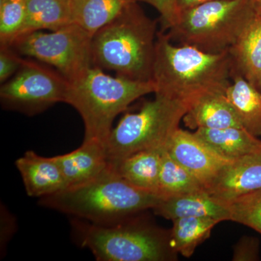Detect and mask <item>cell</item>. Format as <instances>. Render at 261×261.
<instances>
[{
	"instance_id": "6da1fadb",
	"label": "cell",
	"mask_w": 261,
	"mask_h": 261,
	"mask_svg": "<svg viewBox=\"0 0 261 261\" xmlns=\"http://www.w3.org/2000/svg\"><path fill=\"white\" fill-rule=\"evenodd\" d=\"M231 75L228 50L211 54L192 46L174 45L166 33H158L152 73L154 94L190 108L207 94L225 93Z\"/></svg>"
},
{
	"instance_id": "7a4b0ae2",
	"label": "cell",
	"mask_w": 261,
	"mask_h": 261,
	"mask_svg": "<svg viewBox=\"0 0 261 261\" xmlns=\"http://www.w3.org/2000/svg\"><path fill=\"white\" fill-rule=\"evenodd\" d=\"M161 197L137 188L110 167L94 179L39 199V205L99 225L126 221L153 209Z\"/></svg>"
},
{
	"instance_id": "3957f363",
	"label": "cell",
	"mask_w": 261,
	"mask_h": 261,
	"mask_svg": "<svg viewBox=\"0 0 261 261\" xmlns=\"http://www.w3.org/2000/svg\"><path fill=\"white\" fill-rule=\"evenodd\" d=\"M158 21L132 3L92 36L93 65L118 76L152 80Z\"/></svg>"
},
{
	"instance_id": "277c9868",
	"label": "cell",
	"mask_w": 261,
	"mask_h": 261,
	"mask_svg": "<svg viewBox=\"0 0 261 261\" xmlns=\"http://www.w3.org/2000/svg\"><path fill=\"white\" fill-rule=\"evenodd\" d=\"M152 80L139 81L106 74L92 65L68 82L64 102L80 113L84 125V141L106 143L115 118L132 102L155 92Z\"/></svg>"
},
{
	"instance_id": "5b68a950",
	"label": "cell",
	"mask_w": 261,
	"mask_h": 261,
	"mask_svg": "<svg viewBox=\"0 0 261 261\" xmlns=\"http://www.w3.org/2000/svg\"><path fill=\"white\" fill-rule=\"evenodd\" d=\"M99 225L73 218L72 230L81 247L99 261H173L177 252L170 231L147 224L127 222Z\"/></svg>"
},
{
	"instance_id": "8992f818",
	"label": "cell",
	"mask_w": 261,
	"mask_h": 261,
	"mask_svg": "<svg viewBox=\"0 0 261 261\" xmlns=\"http://www.w3.org/2000/svg\"><path fill=\"white\" fill-rule=\"evenodd\" d=\"M257 12L256 0H214L182 10L166 35L205 53L228 51Z\"/></svg>"
},
{
	"instance_id": "52a82bcc",
	"label": "cell",
	"mask_w": 261,
	"mask_h": 261,
	"mask_svg": "<svg viewBox=\"0 0 261 261\" xmlns=\"http://www.w3.org/2000/svg\"><path fill=\"white\" fill-rule=\"evenodd\" d=\"M142 105L136 113H126L110 132L106 145L108 164L115 168L140 151L166 149L178 129L188 106L161 94Z\"/></svg>"
},
{
	"instance_id": "ba28073f",
	"label": "cell",
	"mask_w": 261,
	"mask_h": 261,
	"mask_svg": "<svg viewBox=\"0 0 261 261\" xmlns=\"http://www.w3.org/2000/svg\"><path fill=\"white\" fill-rule=\"evenodd\" d=\"M92 36L76 23L49 33L37 31L15 39L11 47L20 56L54 68L68 82L93 65Z\"/></svg>"
},
{
	"instance_id": "9c48e42d",
	"label": "cell",
	"mask_w": 261,
	"mask_h": 261,
	"mask_svg": "<svg viewBox=\"0 0 261 261\" xmlns=\"http://www.w3.org/2000/svg\"><path fill=\"white\" fill-rule=\"evenodd\" d=\"M68 81L49 65L24 59L18 71L2 84V107L29 116L64 102Z\"/></svg>"
},
{
	"instance_id": "30bf717a",
	"label": "cell",
	"mask_w": 261,
	"mask_h": 261,
	"mask_svg": "<svg viewBox=\"0 0 261 261\" xmlns=\"http://www.w3.org/2000/svg\"><path fill=\"white\" fill-rule=\"evenodd\" d=\"M166 150L207 188L220 171L233 160L226 159L201 140L195 133L178 128L173 134Z\"/></svg>"
},
{
	"instance_id": "8fae6325",
	"label": "cell",
	"mask_w": 261,
	"mask_h": 261,
	"mask_svg": "<svg viewBox=\"0 0 261 261\" xmlns=\"http://www.w3.org/2000/svg\"><path fill=\"white\" fill-rule=\"evenodd\" d=\"M261 190V154L233 160L221 171L206 191L224 203Z\"/></svg>"
},
{
	"instance_id": "7c38bea8",
	"label": "cell",
	"mask_w": 261,
	"mask_h": 261,
	"mask_svg": "<svg viewBox=\"0 0 261 261\" xmlns=\"http://www.w3.org/2000/svg\"><path fill=\"white\" fill-rule=\"evenodd\" d=\"M15 164L29 197L42 198L66 187L63 173L55 157H42L29 150L17 159Z\"/></svg>"
},
{
	"instance_id": "4fadbf2b",
	"label": "cell",
	"mask_w": 261,
	"mask_h": 261,
	"mask_svg": "<svg viewBox=\"0 0 261 261\" xmlns=\"http://www.w3.org/2000/svg\"><path fill=\"white\" fill-rule=\"evenodd\" d=\"M66 187L94 179L109 168L106 145L97 140L84 141L79 148L56 156Z\"/></svg>"
},
{
	"instance_id": "5bb4252c",
	"label": "cell",
	"mask_w": 261,
	"mask_h": 261,
	"mask_svg": "<svg viewBox=\"0 0 261 261\" xmlns=\"http://www.w3.org/2000/svg\"><path fill=\"white\" fill-rule=\"evenodd\" d=\"M152 210L158 216L171 221L189 217L230 221L227 204L215 198L206 190L161 199Z\"/></svg>"
},
{
	"instance_id": "9a60e30c",
	"label": "cell",
	"mask_w": 261,
	"mask_h": 261,
	"mask_svg": "<svg viewBox=\"0 0 261 261\" xmlns=\"http://www.w3.org/2000/svg\"><path fill=\"white\" fill-rule=\"evenodd\" d=\"M228 53L232 74L241 75L257 88L261 80V7L257 3L256 13Z\"/></svg>"
},
{
	"instance_id": "2e32d148",
	"label": "cell",
	"mask_w": 261,
	"mask_h": 261,
	"mask_svg": "<svg viewBox=\"0 0 261 261\" xmlns=\"http://www.w3.org/2000/svg\"><path fill=\"white\" fill-rule=\"evenodd\" d=\"M183 121L185 126L194 130L243 127L225 93H213L200 98L189 108Z\"/></svg>"
},
{
	"instance_id": "e0dca14e",
	"label": "cell",
	"mask_w": 261,
	"mask_h": 261,
	"mask_svg": "<svg viewBox=\"0 0 261 261\" xmlns=\"http://www.w3.org/2000/svg\"><path fill=\"white\" fill-rule=\"evenodd\" d=\"M194 133L226 159L235 160L250 154H261V140L243 127L200 128Z\"/></svg>"
},
{
	"instance_id": "ac0fdd59",
	"label": "cell",
	"mask_w": 261,
	"mask_h": 261,
	"mask_svg": "<svg viewBox=\"0 0 261 261\" xmlns=\"http://www.w3.org/2000/svg\"><path fill=\"white\" fill-rule=\"evenodd\" d=\"M226 97L244 128L255 137L261 136V92L238 73L231 75Z\"/></svg>"
},
{
	"instance_id": "d6986e66",
	"label": "cell",
	"mask_w": 261,
	"mask_h": 261,
	"mask_svg": "<svg viewBox=\"0 0 261 261\" xmlns=\"http://www.w3.org/2000/svg\"><path fill=\"white\" fill-rule=\"evenodd\" d=\"M25 6L27 18L18 38L37 31L54 32L74 23L71 0H25Z\"/></svg>"
},
{
	"instance_id": "ffe728a7",
	"label": "cell",
	"mask_w": 261,
	"mask_h": 261,
	"mask_svg": "<svg viewBox=\"0 0 261 261\" xmlns=\"http://www.w3.org/2000/svg\"><path fill=\"white\" fill-rule=\"evenodd\" d=\"M165 149L140 151L122 161L113 169L133 186L159 195L160 170Z\"/></svg>"
},
{
	"instance_id": "44dd1931",
	"label": "cell",
	"mask_w": 261,
	"mask_h": 261,
	"mask_svg": "<svg viewBox=\"0 0 261 261\" xmlns=\"http://www.w3.org/2000/svg\"><path fill=\"white\" fill-rule=\"evenodd\" d=\"M137 0H71L74 23L93 36Z\"/></svg>"
},
{
	"instance_id": "7402d4cb",
	"label": "cell",
	"mask_w": 261,
	"mask_h": 261,
	"mask_svg": "<svg viewBox=\"0 0 261 261\" xmlns=\"http://www.w3.org/2000/svg\"><path fill=\"white\" fill-rule=\"evenodd\" d=\"M170 230L173 250L185 257L193 255L196 248L211 236V231L222 221L212 218H180L172 220Z\"/></svg>"
},
{
	"instance_id": "603a6c76",
	"label": "cell",
	"mask_w": 261,
	"mask_h": 261,
	"mask_svg": "<svg viewBox=\"0 0 261 261\" xmlns=\"http://www.w3.org/2000/svg\"><path fill=\"white\" fill-rule=\"evenodd\" d=\"M202 190H205L202 184L165 149L161 160L158 192L161 199Z\"/></svg>"
},
{
	"instance_id": "cb8c5ba5",
	"label": "cell",
	"mask_w": 261,
	"mask_h": 261,
	"mask_svg": "<svg viewBox=\"0 0 261 261\" xmlns=\"http://www.w3.org/2000/svg\"><path fill=\"white\" fill-rule=\"evenodd\" d=\"M27 18L25 0H0V45L11 46Z\"/></svg>"
},
{
	"instance_id": "d4e9b609",
	"label": "cell",
	"mask_w": 261,
	"mask_h": 261,
	"mask_svg": "<svg viewBox=\"0 0 261 261\" xmlns=\"http://www.w3.org/2000/svg\"><path fill=\"white\" fill-rule=\"evenodd\" d=\"M227 205L230 221L245 225L261 233V190L238 197Z\"/></svg>"
},
{
	"instance_id": "484cf974",
	"label": "cell",
	"mask_w": 261,
	"mask_h": 261,
	"mask_svg": "<svg viewBox=\"0 0 261 261\" xmlns=\"http://www.w3.org/2000/svg\"><path fill=\"white\" fill-rule=\"evenodd\" d=\"M137 2L147 3L159 11L161 15V32L171 29L179 19L181 11L178 8L177 0H137Z\"/></svg>"
},
{
	"instance_id": "4316f807",
	"label": "cell",
	"mask_w": 261,
	"mask_h": 261,
	"mask_svg": "<svg viewBox=\"0 0 261 261\" xmlns=\"http://www.w3.org/2000/svg\"><path fill=\"white\" fill-rule=\"evenodd\" d=\"M23 58L10 46L0 45V82L11 79L23 64Z\"/></svg>"
},
{
	"instance_id": "83f0119b",
	"label": "cell",
	"mask_w": 261,
	"mask_h": 261,
	"mask_svg": "<svg viewBox=\"0 0 261 261\" xmlns=\"http://www.w3.org/2000/svg\"><path fill=\"white\" fill-rule=\"evenodd\" d=\"M260 242L257 238L244 236L233 247V261H255L259 260Z\"/></svg>"
},
{
	"instance_id": "f1b7e54d",
	"label": "cell",
	"mask_w": 261,
	"mask_h": 261,
	"mask_svg": "<svg viewBox=\"0 0 261 261\" xmlns=\"http://www.w3.org/2000/svg\"><path fill=\"white\" fill-rule=\"evenodd\" d=\"M211 1L214 0H177V4L180 11H182Z\"/></svg>"
},
{
	"instance_id": "f546056e",
	"label": "cell",
	"mask_w": 261,
	"mask_h": 261,
	"mask_svg": "<svg viewBox=\"0 0 261 261\" xmlns=\"http://www.w3.org/2000/svg\"><path fill=\"white\" fill-rule=\"evenodd\" d=\"M257 89H258L259 90H260L261 92V80H260V83H259V84H258V87H257Z\"/></svg>"
},
{
	"instance_id": "4dcf8cb0",
	"label": "cell",
	"mask_w": 261,
	"mask_h": 261,
	"mask_svg": "<svg viewBox=\"0 0 261 261\" xmlns=\"http://www.w3.org/2000/svg\"><path fill=\"white\" fill-rule=\"evenodd\" d=\"M256 2L257 4L260 5V6L261 7V0H256Z\"/></svg>"
},
{
	"instance_id": "1f68e13d",
	"label": "cell",
	"mask_w": 261,
	"mask_h": 261,
	"mask_svg": "<svg viewBox=\"0 0 261 261\" xmlns=\"http://www.w3.org/2000/svg\"><path fill=\"white\" fill-rule=\"evenodd\" d=\"M259 6H260V5H259Z\"/></svg>"
}]
</instances>
